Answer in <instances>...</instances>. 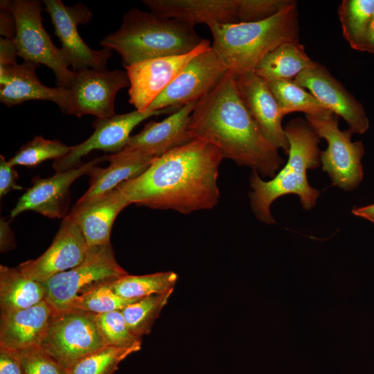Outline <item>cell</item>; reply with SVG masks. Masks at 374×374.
Listing matches in <instances>:
<instances>
[{
  "label": "cell",
  "mask_w": 374,
  "mask_h": 374,
  "mask_svg": "<svg viewBox=\"0 0 374 374\" xmlns=\"http://www.w3.org/2000/svg\"><path fill=\"white\" fill-rule=\"evenodd\" d=\"M235 78L228 71L217 86L197 102L190 116L188 135L216 147L224 158L239 166L274 177L284 160L247 109Z\"/></svg>",
  "instance_id": "obj_2"
},
{
  "label": "cell",
  "mask_w": 374,
  "mask_h": 374,
  "mask_svg": "<svg viewBox=\"0 0 374 374\" xmlns=\"http://www.w3.org/2000/svg\"><path fill=\"white\" fill-rule=\"evenodd\" d=\"M96 319L107 346L141 347V338L130 331L121 310L96 314Z\"/></svg>",
  "instance_id": "obj_33"
},
{
  "label": "cell",
  "mask_w": 374,
  "mask_h": 374,
  "mask_svg": "<svg viewBox=\"0 0 374 374\" xmlns=\"http://www.w3.org/2000/svg\"><path fill=\"white\" fill-rule=\"evenodd\" d=\"M103 157L96 158L80 166L46 179L35 177L33 185L25 192L10 212L14 218L26 211H33L50 218L66 217L70 204L71 185L91 170Z\"/></svg>",
  "instance_id": "obj_16"
},
{
  "label": "cell",
  "mask_w": 374,
  "mask_h": 374,
  "mask_svg": "<svg viewBox=\"0 0 374 374\" xmlns=\"http://www.w3.org/2000/svg\"><path fill=\"white\" fill-rule=\"evenodd\" d=\"M106 346L96 314L71 308L54 310L42 347L67 369Z\"/></svg>",
  "instance_id": "obj_8"
},
{
  "label": "cell",
  "mask_w": 374,
  "mask_h": 374,
  "mask_svg": "<svg viewBox=\"0 0 374 374\" xmlns=\"http://www.w3.org/2000/svg\"><path fill=\"white\" fill-rule=\"evenodd\" d=\"M267 83L283 117L295 112H302L305 115L314 116H327L333 114L294 80H272Z\"/></svg>",
  "instance_id": "obj_27"
},
{
  "label": "cell",
  "mask_w": 374,
  "mask_h": 374,
  "mask_svg": "<svg viewBox=\"0 0 374 374\" xmlns=\"http://www.w3.org/2000/svg\"><path fill=\"white\" fill-rule=\"evenodd\" d=\"M42 283L25 276L17 268L0 265V307L2 311L28 308L45 300Z\"/></svg>",
  "instance_id": "obj_26"
},
{
  "label": "cell",
  "mask_w": 374,
  "mask_h": 374,
  "mask_svg": "<svg viewBox=\"0 0 374 374\" xmlns=\"http://www.w3.org/2000/svg\"><path fill=\"white\" fill-rule=\"evenodd\" d=\"M15 34V21L8 1H1V35L13 39Z\"/></svg>",
  "instance_id": "obj_38"
},
{
  "label": "cell",
  "mask_w": 374,
  "mask_h": 374,
  "mask_svg": "<svg viewBox=\"0 0 374 374\" xmlns=\"http://www.w3.org/2000/svg\"><path fill=\"white\" fill-rule=\"evenodd\" d=\"M151 12L193 26L238 23V0H143Z\"/></svg>",
  "instance_id": "obj_23"
},
{
  "label": "cell",
  "mask_w": 374,
  "mask_h": 374,
  "mask_svg": "<svg viewBox=\"0 0 374 374\" xmlns=\"http://www.w3.org/2000/svg\"><path fill=\"white\" fill-rule=\"evenodd\" d=\"M294 81L308 89L333 114L343 118L353 133L364 134L368 129L369 121L363 105L322 64L314 61Z\"/></svg>",
  "instance_id": "obj_15"
},
{
  "label": "cell",
  "mask_w": 374,
  "mask_h": 374,
  "mask_svg": "<svg viewBox=\"0 0 374 374\" xmlns=\"http://www.w3.org/2000/svg\"><path fill=\"white\" fill-rule=\"evenodd\" d=\"M87 249L80 229L66 215L47 250L39 257L21 263L17 269L25 276L43 283L82 262Z\"/></svg>",
  "instance_id": "obj_17"
},
{
  "label": "cell",
  "mask_w": 374,
  "mask_h": 374,
  "mask_svg": "<svg viewBox=\"0 0 374 374\" xmlns=\"http://www.w3.org/2000/svg\"><path fill=\"white\" fill-rule=\"evenodd\" d=\"M292 0H238L239 22H253L267 19Z\"/></svg>",
  "instance_id": "obj_36"
},
{
  "label": "cell",
  "mask_w": 374,
  "mask_h": 374,
  "mask_svg": "<svg viewBox=\"0 0 374 374\" xmlns=\"http://www.w3.org/2000/svg\"><path fill=\"white\" fill-rule=\"evenodd\" d=\"M360 51L374 53V15L368 28Z\"/></svg>",
  "instance_id": "obj_42"
},
{
  "label": "cell",
  "mask_w": 374,
  "mask_h": 374,
  "mask_svg": "<svg viewBox=\"0 0 374 374\" xmlns=\"http://www.w3.org/2000/svg\"><path fill=\"white\" fill-rule=\"evenodd\" d=\"M172 292L173 290L142 298L121 310L130 331L134 335L141 338L151 332L155 320Z\"/></svg>",
  "instance_id": "obj_30"
},
{
  "label": "cell",
  "mask_w": 374,
  "mask_h": 374,
  "mask_svg": "<svg viewBox=\"0 0 374 374\" xmlns=\"http://www.w3.org/2000/svg\"><path fill=\"white\" fill-rule=\"evenodd\" d=\"M104 161H108L107 168L94 166L87 175H89V187L78 199H89L116 188L123 182L136 177L143 173L155 158L138 152L122 150L104 155Z\"/></svg>",
  "instance_id": "obj_24"
},
{
  "label": "cell",
  "mask_w": 374,
  "mask_h": 374,
  "mask_svg": "<svg viewBox=\"0 0 374 374\" xmlns=\"http://www.w3.org/2000/svg\"><path fill=\"white\" fill-rule=\"evenodd\" d=\"M71 148L59 140H48L38 136L24 145L8 163L12 166L35 167L44 161L66 156Z\"/></svg>",
  "instance_id": "obj_32"
},
{
  "label": "cell",
  "mask_w": 374,
  "mask_h": 374,
  "mask_svg": "<svg viewBox=\"0 0 374 374\" xmlns=\"http://www.w3.org/2000/svg\"><path fill=\"white\" fill-rule=\"evenodd\" d=\"M313 62L299 42H285L267 54L253 73L267 82L294 80Z\"/></svg>",
  "instance_id": "obj_25"
},
{
  "label": "cell",
  "mask_w": 374,
  "mask_h": 374,
  "mask_svg": "<svg viewBox=\"0 0 374 374\" xmlns=\"http://www.w3.org/2000/svg\"><path fill=\"white\" fill-rule=\"evenodd\" d=\"M74 72L66 114L77 117L89 114L97 118L115 115L117 93L130 87L126 71L86 69Z\"/></svg>",
  "instance_id": "obj_11"
},
{
  "label": "cell",
  "mask_w": 374,
  "mask_h": 374,
  "mask_svg": "<svg viewBox=\"0 0 374 374\" xmlns=\"http://www.w3.org/2000/svg\"><path fill=\"white\" fill-rule=\"evenodd\" d=\"M44 10L51 19L55 35L59 39L69 66L73 71L86 69H107L112 50L91 48L78 33V26L89 22L92 17L90 10L82 3L68 7L60 0H44Z\"/></svg>",
  "instance_id": "obj_10"
},
{
  "label": "cell",
  "mask_w": 374,
  "mask_h": 374,
  "mask_svg": "<svg viewBox=\"0 0 374 374\" xmlns=\"http://www.w3.org/2000/svg\"><path fill=\"white\" fill-rule=\"evenodd\" d=\"M306 120L319 138L328 143L326 150L320 152L322 169L326 172L332 185L345 190L356 188L363 178L362 159L364 146L361 141H352L353 132L339 128V116L305 115Z\"/></svg>",
  "instance_id": "obj_9"
},
{
  "label": "cell",
  "mask_w": 374,
  "mask_h": 374,
  "mask_svg": "<svg viewBox=\"0 0 374 374\" xmlns=\"http://www.w3.org/2000/svg\"><path fill=\"white\" fill-rule=\"evenodd\" d=\"M284 129L289 143L287 163L269 181L262 180L253 170L249 178L251 209L258 220L267 224L275 223L270 206L280 196L297 195L303 208L308 210L315 206L320 195L307 179V170L319 166V136L308 121L301 118L290 121Z\"/></svg>",
  "instance_id": "obj_3"
},
{
  "label": "cell",
  "mask_w": 374,
  "mask_h": 374,
  "mask_svg": "<svg viewBox=\"0 0 374 374\" xmlns=\"http://www.w3.org/2000/svg\"><path fill=\"white\" fill-rule=\"evenodd\" d=\"M128 205L116 188L89 199L78 200L67 215L80 229L87 246L94 247L110 242L114 222Z\"/></svg>",
  "instance_id": "obj_21"
},
{
  "label": "cell",
  "mask_w": 374,
  "mask_h": 374,
  "mask_svg": "<svg viewBox=\"0 0 374 374\" xmlns=\"http://www.w3.org/2000/svg\"><path fill=\"white\" fill-rule=\"evenodd\" d=\"M19 175L14 166H11L4 157L0 156V196L2 197L12 190H21L17 184Z\"/></svg>",
  "instance_id": "obj_37"
},
{
  "label": "cell",
  "mask_w": 374,
  "mask_h": 374,
  "mask_svg": "<svg viewBox=\"0 0 374 374\" xmlns=\"http://www.w3.org/2000/svg\"><path fill=\"white\" fill-rule=\"evenodd\" d=\"M53 312L45 300L28 308L1 312L0 348L15 351L42 346Z\"/></svg>",
  "instance_id": "obj_20"
},
{
  "label": "cell",
  "mask_w": 374,
  "mask_h": 374,
  "mask_svg": "<svg viewBox=\"0 0 374 374\" xmlns=\"http://www.w3.org/2000/svg\"><path fill=\"white\" fill-rule=\"evenodd\" d=\"M111 285V284H110ZM110 285L99 287L75 300L69 309L101 314L123 308L139 299H127L117 295Z\"/></svg>",
  "instance_id": "obj_34"
},
{
  "label": "cell",
  "mask_w": 374,
  "mask_h": 374,
  "mask_svg": "<svg viewBox=\"0 0 374 374\" xmlns=\"http://www.w3.org/2000/svg\"><path fill=\"white\" fill-rule=\"evenodd\" d=\"M374 15V0H343L338 16L344 39L350 47L360 51Z\"/></svg>",
  "instance_id": "obj_29"
},
{
  "label": "cell",
  "mask_w": 374,
  "mask_h": 374,
  "mask_svg": "<svg viewBox=\"0 0 374 374\" xmlns=\"http://www.w3.org/2000/svg\"><path fill=\"white\" fill-rule=\"evenodd\" d=\"M127 274L117 262L110 242L88 247L82 262L42 283L45 301L55 311L68 310L77 299Z\"/></svg>",
  "instance_id": "obj_6"
},
{
  "label": "cell",
  "mask_w": 374,
  "mask_h": 374,
  "mask_svg": "<svg viewBox=\"0 0 374 374\" xmlns=\"http://www.w3.org/2000/svg\"><path fill=\"white\" fill-rule=\"evenodd\" d=\"M178 279L171 271L145 275L127 274L110 285L117 295L127 299H140L172 290Z\"/></svg>",
  "instance_id": "obj_28"
},
{
  "label": "cell",
  "mask_w": 374,
  "mask_h": 374,
  "mask_svg": "<svg viewBox=\"0 0 374 374\" xmlns=\"http://www.w3.org/2000/svg\"><path fill=\"white\" fill-rule=\"evenodd\" d=\"M41 3L36 0L8 1L15 21L12 42L17 56L24 61L48 66L56 77L57 87L69 89L75 72L69 69L62 49L53 44L43 26Z\"/></svg>",
  "instance_id": "obj_7"
},
{
  "label": "cell",
  "mask_w": 374,
  "mask_h": 374,
  "mask_svg": "<svg viewBox=\"0 0 374 374\" xmlns=\"http://www.w3.org/2000/svg\"><path fill=\"white\" fill-rule=\"evenodd\" d=\"M38 65L24 61L21 64L0 66V100L11 107L27 100H40L55 103L66 114L69 91L43 84L36 74Z\"/></svg>",
  "instance_id": "obj_19"
},
{
  "label": "cell",
  "mask_w": 374,
  "mask_h": 374,
  "mask_svg": "<svg viewBox=\"0 0 374 374\" xmlns=\"http://www.w3.org/2000/svg\"><path fill=\"white\" fill-rule=\"evenodd\" d=\"M17 50L12 39L0 38V66L17 63Z\"/></svg>",
  "instance_id": "obj_40"
},
{
  "label": "cell",
  "mask_w": 374,
  "mask_h": 374,
  "mask_svg": "<svg viewBox=\"0 0 374 374\" xmlns=\"http://www.w3.org/2000/svg\"><path fill=\"white\" fill-rule=\"evenodd\" d=\"M9 351L19 361L24 374H67V369L42 346Z\"/></svg>",
  "instance_id": "obj_35"
},
{
  "label": "cell",
  "mask_w": 374,
  "mask_h": 374,
  "mask_svg": "<svg viewBox=\"0 0 374 374\" xmlns=\"http://www.w3.org/2000/svg\"><path fill=\"white\" fill-rule=\"evenodd\" d=\"M197 101L187 104L159 122L152 121L131 136L123 150L157 158L190 140V116Z\"/></svg>",
  "instance_id": "obj_22"
},
{
  "label": "cell",
  "mask_w": 374,
  "mask_h": 374,
  "mask_svg": "<svg viewBox=\"0 0 374 374\" xmlns=\"http://www.w3.org/2000/svg\"><path fill=\"white\" fill-rule=\"evenodd\" d=\"M235 82L244 104L262 134L278 150L288 154L289 143L282 126L283 117L267 82L253 71L237 76Z\"/></svg>",
  "instance_id": "obj_18"
},
{
  "label": "cell",
  "mask_w": 374,
  "mask_h": 374,
  "mask_svg": "<svg viewBox=\"0 0 374 374\" xmlns=\"http://www.w3.org/2000/svg\"><path fill=\"white\" fill-rule=\"evenodd\" d=\"M211 48L235 77L253 71L281 44L299 42L297 3L292 1L276 15L253 22L213 24Z\"/></svg>",
  "instance_id": "obj_5"
},
{
  "label": "cell",
  "mask_w": 374,
  "mask_h": 374,
  "mask_svg": "<svg viewBox=\"0 0 374 374\" xmlns=\"http://www.w3.org/2000/svg\"><path fill=\"white\" fill-rule=\"evenodd\" d=\"M228 71L212 48L197 55L150 104L148 109H179L211 92Z\"/></svg>",
  "instance_id": "obj_12"
},
{
  "label": "cell",
  "mask_w": 374,
  "mask_h": 374,
  "mask_svg": "<svg viewBox=\"0 0 374 374\" xmlns=\"http://www.w3.org/2000/svg\"><path fill=\"white\" fill-rule=\"evenodd\" d=\"M0 374H24L17 359L9 350L1 348Z\"/></svg>",
  "instance_id": "obj_39"
},
{
  "label": "cell",
  "mask_w": 374,
  "mask_h": 374,
  "mask_svg": "<svg viewBox=\"0 0 374 374\" xmlns=\"http://www.w3.org/2000/svg\"><path fill=\"white\" fill-rule=\"evenodd\" d=\"M179 109L159 110H134L115 114L107 118H96L93 123V133L84 142L73 146L64 157L55 159L53 168L56 172L69 170L82 165L81 159L95 150L112 154L121 151L127 144L132 130L140 123L152 116L172 114Z\"/></svg>",
  "instance_id": "obj_13"
},
{
  "label": "cell",
  "mask_w": 374,
  "mask_h": 374,
  "mask_svg": "<svg viewBox=\"0 0 374 374\" xmlns=\"http://www.w3.org/2000/svg\"><path fill=\"white\" fill-rule=\"evenodd\" d=\"M140 349L106 346L77 361L67 368V374H114L123 360Z\"/></svg>",
  "instance_id": "obj_31"
},
{
  "label": "cell",
  "mask_w": 374,
  "mask_h": 374,
  "mask_svg": "<svg viewBox=\"0 0 374 374\" xmlns=\"http://www.w3.org/2000/svg\"><path fill=\"white\" fill-rule=\"evenodd\" d=\"M224 159L216 147L198 139L154 159L140 175L116 188L129 204L188 214L218 202L219 167Z\"/></svg>",
  "instance_id": "obj_1"
},
{
  "label": "cell",
  "mask_w": 374,
  "mask_h": 374,
  "mask_svg": "<svg viewBox=\"0 0 374 374\" xmlns=\"http://www.w3.org/2000/svg\"><path fill=\"white\" fill-rule=\"evenodd\" d=\"M204 39L190 24L134 8L124 15L119 28L100 44L116 51L126 67L146 60L187 54Z\"/></svg>",
  "instance_id": "obj_4"
},
{
  "label": "cell",
  "mask_w": 374,
  "mask_h": 374,
  "mask_svg": "<svg viewBox=\"0 0 374 374\" xmlns=\"http://www.w3.org/2000/svg\"><path fill=\"white\" fill-rule=\"evenodd\" d=\"M354 215L364 218L374 224V204L353 209Z\"/></svg>",
  "instance_id": "obj_43"
},
{
  "label": "cell",
  "mask_w": 374,
  "mask_h": 374,
  "mask_svg": "<svg viewBox=\"0 0 374 374\" xmlns=\"http://www.w3.org/2000/svg\"><path fill=\"white\" fill-rule=\"evenodd\" d=\"M15 248L13 233L10 227L9 222L4 219L0 221V250L6 252Z\"/></svg>",
  "instance_id": "obj_41"
},
{
  "label": "cell",
  "mask_w": 374,
  "mask_h": 374,
  "mask_svg": "<svg viewBox=\"0 0 374 374\" xmlns=\"http://www.w3.org/2000/svg\"><path fill=\"white\" fill-rule=\"evenodd\" d=\"M211 48V42L204 39L187 54L146 60L125 67L130 81V103L136 110H146L191 59Z\"/></svg>",
  "instance_id": "obj_14"
}]
</instances>
